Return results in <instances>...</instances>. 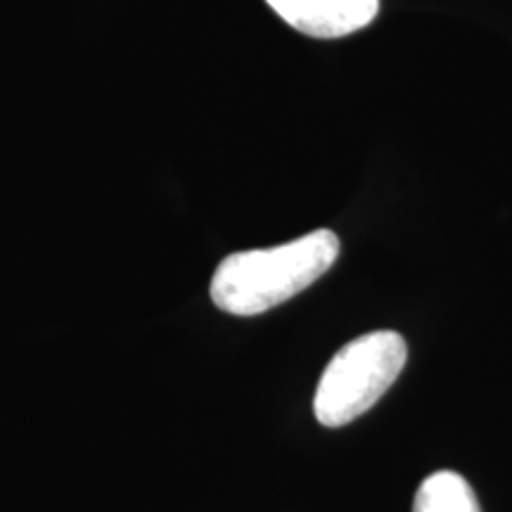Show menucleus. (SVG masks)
<instances>
[{
    "instance_id": "nucleus-3",
    "label": "nucleus",
    "mask_w": 512,
    "mask_h": 512,
    "mask_svg": "<svg viewBox=\"0 0 512 512\" xmlns=\"http://www.w3.org/2000/svg\"><path fill=\"white\" fill-rule=\"evenodd\" d=\"M292 29L311 38H342L366 29L380 12V0H266Z\"/></svg>"
},
{
    "instance_id": "nucleus-1",
    "label": "nucleus",
    "mask_w": 512,
    "mask_h": 512,
    "mask_svg": "<svg viewBox=\"0 0 512 512\" xmlns=\"http://www.w3.org/2000/svg\"><path fill=\"white\" fill-rule=\"evenodd\" d=\"M339 256L332 230H313L285 245L230 254L211 278V299L230 316H259L311 287Z\"/></svg>"
},
{
    "instance_id": "nucleus-4",
    "label": "nucleus",
    "mask_w": 512,
    "mask_h": 512,
    "mask_svg": "<svg viewBox=\"0 0 512 512\" xmlns=\"http://www.w3.org/2000/svg\"><path fill=\"white\" fill-rule=\"evenodd\" d=\"M413 512H482L475 489L451 470L432 472L415 494Z\"/></svg>"
},
{
    "instance_id": "nucleus-2",
    "label": "nucleus",
    "mask_w": 512,
    "mask_h": 512,
    "mask_svg": "<svg viewBox=\"0 0 512 512\" xmlns=\"http://www.w3.org/2000/svg\"><path fill=\"white\" fill-rule=\"evenodd\" d=\"M406 339L377 330L351 339L320 375L313 413L323 427H342L368 413L406 366Z\"/></svg>"
}]
</instances>
